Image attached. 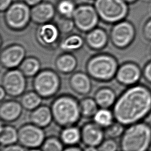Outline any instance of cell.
<instances>
[{
    "mask_svg": "<svg viewBox=\"0 0 151 151\" xmlns=\"http://www.w3.org/2000/svg\"><path fill=\"white\" fill-rule=\"evenodd\" d=\"M115 120L125 126L143 122L151 114V91L132 86L122 92L112 107Z\"/></svg>",
    "mask_w": 151,
    "mask_h": 151,
    "instance_id": "1",
    "label": "cell"
},
{
    "mask_svg": "<svg viewBox=\"0 0 151 151\" xmlns=\"http://www.w3.org/2000/svg\"><path fill=\"white\" fill-rule=\"evenodd\" d=\"M50 108L53 122L61 128L77 126L82 118L80 100L69 94L57 96L52 101Z\"/></svg>",
    "mask_w": 151,
    "mask_h": 151,
    "instance_id": "2",
    "label": "cell"
},
{
    "mask_svg": "<svg viewBox=\"0 0 151 151\" xmlns=\"http://www.w3.org/2000/svg\"><path fill=\"white\" fill-rule=\"evenodd\" d=\"M151 146V125L144 121L126 127L120 138L121 151H149Z\"/></svg>",
    "mask_w": 151,
    "mask_h": 151,
    "instance_id": "3",
    "label": "cell"
},
{
    "mask_svg": "<svg viewBox=\"0 0 151 151\" xmlns=\"http://www.w3.org/2000/svg\"><path fill=\"white\" fill-rule=\"evenodd\" d=\"M116 59L109 54H99L92 57L87 62L86 70L90 77L98 81L111 80L118 70Z\"/></svg>",
    "mask_w": 151,
    "mask_h": 151,
    "instance_id": "4",
    "label": "cell"
},
{
    "mask_svg": "<svg viewBox=\"0 0 151 151\" xmlns=\"http://www.w3.org/2000/svg\"><path fill=\"white\" fill-rule=\"evenodd\" d=\"M61 81L60 76L53 70L47 69L40 71L32 80L34 90L42 99L55 97L60 90Z\"/></svg>",
    "mask_w": 151,
    "mask_h": 151,
    "instance_id": "5",
    "label": "cell"
},
{
    "mask_svg": "<svg viewBox=\"0 0 151 151\" xmlns=\"http://www.w3.org/2000/svg\"><path fill=\"white\" fill-rule=\"evenodd\" d=\"M94 6L100 19L109 24L121 21L127 12L124 0H95Z\"/></svg>",
    "mask_w": 151,
    "mask_h": 151,
    "instance_id": "6",
    "label": "cell"
},
{
    "mask_svg": "<svg viewBox=\"0 0 151 151\" xmlns=\"http://www.w3.org/2000/svg\"><path fill=\"white\" fill-rule=\"evenodd\" d=\"M6 25L14 31L25 28L31 21V8L24 2H15L4 12Z\"/></svg>",
    "mask_w": 151,
    "mask_h": 151,
    "instance_id": "7",
    "label": "cell"
},
{
    "mask_svg": "<svg viewBox=\"0 0 151 151\" xmlns=\"http://www.w3.org/2000/svg\"><path fill=\"white\" fill-rule=\"evenodd\" d=\"M27 86L26 76L19 69L8 70L2 76L1 86L12 98L21 97L25 92Z\"/></svg>",
    "mask_w": 151,
    "mask_h": 151,
    "instance_id": "8",
    "label": "cell"
},
{
    "mask_svg": "<svg viewBox=\"0 0 151 151\" xmlns=\"http://www.w3.org/2000/svg\"><path fill=\"white\" fill-rule=\"evenodd\" d=\"M72 19L79 31L88 32L96 28L100 17L94 6L83 4L76 7Z\"/></svg>",
    "mask_w": 151,
    "mask_h": 151,
    "instance_id": "9",
    "label": "cell"
},
{
    "mask_svg": "<svg viewBox=\"0 0 151 151\" xmlns=\"http://www.w3.org/2000/svg\"><path fill=\"white\" fill-rule=\"evenodd\" d=\"M18 132V142L27 149L40 148L46 137L44 129L31 122L22 124Z\"/></svg>",
    "mask_w": 151,
    "mask_h": 151,
    "instance_id": "10",
    "label": "cell"
},
{
    "mask_svg": "<svg viewBox=\"0 0 151 151\" xmlns=\"http://www.w3.org/2000/svg\"><path fill=\"white\" fill-rule=\"evenodd\" d=\"M80 129L81 142L84 146L98 147L106 138L104 129L93 120L84 123Z\"/></svg>",
    "mask_w": 151,
    "mask_h": 151,
    "instance_id": "11",
    "label": "cell"
},
{
    "mask_svg": "<svg viewBox=\"0 0 151 151\" xmlns=\"http://www.w3.org/2000/svg\"><path fill=\"white\" fill-rule=\"evenodd\" d=\"M26 50L20 44H12L4 48L1 53V65L8 70L17 68L25 58Z\"/></svg>",
    "mask_w": 151,
    "mask_h": 151,
    "instance_id": "12",
    "label": "cell"
},
{
    "mask_svg": "<svg viewBox=\"0 0 151 151\" xmlns=\"http://www.w3.org/2000/svg\"><path fill=\"white\" fill-rule=\"evenodd\" d=\"M134 35L133 28L130 24L126 21H120L112 27L110 39L115 47L124 48L132 40Z\"/></svg>",
    "mask_w": 151,
    "mask_h": 151,
    "instance_id": "13",
    "label": "cell"
},
{
    "mask_svg": "<svg viewBox=\"0 0 151 151\" xmlns=\"http://www.w3.org/2000/svg\"><path fill=\"white\" fill-rule=\"evenodd\" d=\"M21 103L14 99L4 100L1 101L0 117L5 123H11L20 119L23 113Z\"/></svg>",
    "mask_w": 151,
    "mask_h": 151,
    "instance_id": "14",
    "label": "cell"
},
{
    "mask_svg": "<svg viewBox=\"0 0 151 151\" xmlns=\"http://www.w3.org/2000/svg\"><path fill=\"white\" fill-rule=\"evenodd\" d=\"M60 31L57 25L51 22L40 25L36 31L38 42L45 47L55 45L59 40Z\"/></svg>",
    "mask_w": 151,
    "mask_h": 151,
    "instance_id": "15",
    "label": "cell"
},
{
    "mask_svg": "<svg viewBox=\"0 0 151 151\" xmlns=\"http://www.w3.org/2000/svg\"><path fill=\"white\" fill-rule=\"evenodd\" d=\"M88 74L83 72H76L69 78L68 84L71 90L76 94L86 96L92 90V82Z\"/></svg>",
    "mask_w": 151,
    "mask_h": 151,
    "instance_id": "16",
    "label": "cell"
},
{
    "mask_svg": "<svg viewBox=\"0 0 151 151\" xmlns=\"http://www.w3.org/2000/svg\"><path fill=\"white\" fill-rule=\"evenodd\" d=\"M55 10L51 3L41 2L31 8V21L39 25L50 22L55 16Z\"/></svg>",
    "mask_w": 151,
    "mask_h": 151,
    "instance_id": "17",
    "label": "cell"
},
{
    "mask_svg": "<svg viewBox=\"0 0 151 151\" xmlns=\"http://www.w3.org/2000/svg\"><path fill=\"white\" fill-rule=\"evenodd\" d=\"M29 122L45 129L48 127L53 122L50 106L41 104L35 109L30 111L29 114Z\"/></svg>",
    "mask_w": 151,
    "mask_h": 151,
    "instance_id": "18",
    "label": "cell"
},
{
    "mask_svg": "<svg viewBox=\"0 0 151 151\" xmlns=\"http://www.w3.org/2000/svg\"><path fill=\"white\" fill-rule=\"evenodd\" d=\"M139 77V70L132 64H123L118 68L116 74L117 81L125 86H133L137 81Z\"/></svg>",
    "mask_w": 151,
    "mask_h": 151,
    "instance_id": "19",
    "label": "cell"
},
{
    "mask_svg": "<svg viewBox=\"0 0 151 151\" xmlns=\"http://www.w3.org/2000/svg\"><path fill=\"white\" fill-rule=\"evenodd\" d=\"M109 41L106 31L101 28H95L86 34L85 42L91 49L100 50L104 48Z\"/></svg>",
    "mask_w": 151,
    "mask_h": 151,
    "instance_id": "20",
    "label": "cell"
},
{
    "mask_svg": "<svg viewBox=\"0 0 151 151\" xmlns=\"http://www.w3.org/2000/svg\"><path fill=\"white\" fill-rule=\"evenodd\" d=\"M93 97L99 108L104 109L113 107L117 98L114 89L107 86L99 88L95 91Z\"/></svg>",
    "mask_w": 151,
    "mask_h": 151,
    "instance_id": "21",
    "label": "cell"
},
{
    "mask_svg": "<svg viewBox=\"0 0 151 151\" xmlns=\"http://www.w3.org/2000/svg\"><path fill=\"white\" fill-rule=\"evenodd\" d=\"M55 67L62 74H70L77 67V60L74 55L70 52L60 55L55 60Z\"/></svg>",
    "mask_w": 151,
    "mask_h": 151,
    "instance_id": "22",
    "label": "cell"
},
{
    "mask_svg": "<svg viewBox=\"0 0 151 151\" xmlns=\"http://www.w3.org/2000/svg\"><path fill=\"white\" fill-rule=\"evenodd\" d=\"M59 137L66 146L78 145L81 142L80 129L77 126L62 128Z\"/></svg>",
    "mask_w": 151,
    "mask_h": 151,
    "instance_id": "23",
    "label": "cell"
},
{
    "mask_svg": "<svg viewBox=\"0 0 151 151\" xmlns=\"http://www.w3.org/2000/svg\"><path fill=\"white\" fill-rule=\"evenodd\" d=\"M18 140V129L9 123H5L1 126L0 142L2 146L16 143Z\"/></svg>",
    "mask_w": 151,
    "mask_h": 151,
    "instance_id": "24",
    "label": "cell"
},
{
    "mask_svg": "<svg viewBox=\"0 0 151 151\" xmlns=\"http://www.w3.org/2000/svg\"><path fill=\"white\" fill-rule=\"evenodd\" d=\"M42 100L38 93L32 90L25 92L20 97L19 102L24 110L30 112L41 105Z\"/></svg>",
    "mask_w": 151,
    "mask_h": 151,
    "instance_id": "25",
    "label": "cell"
},
{
    "mask_svg": "<svg viewBox=\"0 0 151 151\" xmlns=\"http://www.w3.org/2000/svg\"><path fill=\"white\" fill-rule=\"evenodd\" d=\"M84 44V39L78 34H71L64 38L59 44L60 48L65 52L79 50Z\"/></svg>",
    "mask_w": 151,
    "mask_h": 151,
    "instance_id": "26",
    "label": "cell"
},
{
    "mask_svg": "<svg viewBox=\"0 0 151 151\" xmlns=\"http://www.w3.org/2000/svg\"><path fill=\"white\" fill-rule=\"evenodd\" d=\"M80 106L82 118L93 119L99 109L94 97L85 96L80 100Z\"/></svg>",
    "mask_w": 151,
    "mask_h": 151,
    "instance_id": "27",
    "label": "cell"
},
{
    "mask_svg": "<svg viewBox=\"0 0 151 151\" xmlns=\"http://www.w3.org/2000/svg\"><path fill=\"white\" fill-rule=\"evenodd\" d=\"M19 69L26 77H33L40 71L41 63L35 57L25 58L19 66Z\"/></svg>",
    "mask_w": 151,
    "mask_h": 151,
    "instance_id": "28",
    "label": "cell"
},
{
    "mask_svg": "<svg viewBox=\"0 0 151 151\" xmlns=\"http://www.w3.org/2000/svg\"><path fill=\"white\" fill-rule=\"evenodd\" d=\"M93 120L103 129L110 125L114 120V117L112 110L110 109L99 108Z\"/></svg>",
    "mask_w": 151,
    "mask_h": 151,
    "instance_id": "29",
    "label": "cell"
},
{
    "mask_svg": "<svg viewBox=\"0 0 151 151\" xmlns=\"http://www.w3.org/2000/svg\"><path fill=\"white\" fill-rule=\"evenodd\" d=\"M76 7L73 0H60L57 3L56 10L61 17L72 18Z\"/></svg>",
    "mask_w": 151,
    "mask_h": 151,
    "instance_id": "30",
    "label": "cell"
},
{
    "mask_svg": "<svg viewBox=\"0 0 151 151\" xmlns=\"http://www.w3.org/2000/svg\"><path fill=\"white\" fill-rule=\"evenodd\" d=\"M64 145L59 137L50 136L45 137L40 149L42 151H63Z\"/></svg>",
    "mask_w": 151,
    "mask_h": 151,
    "instance_id": "31",
    "label": "cell"
},
{
    "mask_svg": "<svg viewBox=\"0 0 151 151\" xmlns=\"http://www.w3.org/2000/svg\"><path fill=\"white\" fill-rule=\"evenodd\" d=\"M126 126L121 123L114 120L110 125L104 129L105 136L107 138L116 139L120 138Z\"/></svg>",
    "mask_w": 151,
    "mask_h": 151,
    "instance_id": "32",
    "label": "cell"
},
{
    "mask_svg": "<svg viewBox=\"0 0 151 151\" xmlns=\"http://www.w3.org/2000/svg\"><path fill=\"white\" fill-rule=\"evenodd\" d=\"M56 25L60 32L64 34L70 32L75 27L74 22L72 18H67L62 17H60L58 19Z\"/></svg>",
    "mask_w": 151,
    "mask_h": 151,
    "instance_id": "33",
    "label": "cell"
},
{
    "mask_svg": "<svg viewBox=\"0 0 151 151\" xmlns=\"http://www.w3.org/2000/svg\"><path fill=\"white\" fill-rule=\"evenodd\" d=\"M97 147L99 151H118L120 147L116 139L106 137Z\"/></svg>",
    "mask_w": 151,
    "mask_h": 151,
    "instance_id": "34",
    "label": "cell"
},
{
    "mask_svg": "<svg viewBox=\"0 0 151 151\" xmlns=\"http://www.w3.org/2000/svg\"><path fill=\"white\" fill-rule=\"evenodd\" d=\"M1 151H25V147L19 143H14L5 146H2Z\"/></svg>",
    "mask_w": 151,
    "mask_h": 151,
    "instance_id": "35",
    "label": "cell"
},
{
    "mask_svg": "<svg viewBox=\"0 0 151 151\" xmlns=\"http://www.w3.org/2000/svg\"><path fill=\"white\" fill-rule=\"evenodd\" d=\"M12 4V0H0V10L5 12Z\"/></svg>",
    "mask_w": 151,
    "mask_h": 151,
    "instance_id": "36",
    "label": "cell"
},
{
    "mask_svg": "<svg viewBox=\"0 0 151 151\" xmlns=\"http://www.w3.org/2000/svg\"><path fill=\"white\" fill-rule=\"evenodd\" d=\"M63 151H83V149L78 145L68 146L64 147Z\"/></svg>",
    "mask_w": 151,
    "mask_h": 151,
    "instance_id": "37",
    "label": "cell"
},
{
    "mask_svg": "<svg viewBox=\"0 0 151 151\" xmlns=\"http://www.w3.org/2000/svg\"><path fill=\"white\" fill-rule=\"evenodd\" d=\"M24 2H25L29 6H34L42 2V0H24Z\"/></svg>",
    "mask_w": 151,
    "mask_h": 151,
    "instance_id": "38",
    "label": "cell"
},
{
    "mask_svg": "<svg viewBox=\"0 0 151 151\" xmlns=\"http://www.w3.org/2000/svg\"><path fill=\"white\" fill-rule=\"evenodd\" d=\"M0 93H0V100H1V101H2L5 100V98L7 94H6V93L5 92V90L4 89V88L2 86L0 88Z\"/></svg>",
    "mask_w": 151,
    "mask_h": 151,
    "instance_id": "39",
    "label": "cell"
},
{
    "mask_svg": "<svg viewBox=\"0 0 151 151\" xmlns=\"http://www.w3.org/2000/svg\"><path fill=\"white\" fill-rule=\"evenodd\" d=\"M85 147L83 149V151H99L97 147L84 146Z\"/></svg>",
    "mask_w": 151,
    "mask_h": 151,
    "instance_id": "40",
    "label": "cell"
},
{
    "mask_svg": "<svg viewBox=\"0 0 151 151\" xmlns=\"http://www.w3.org/2000/svg\"><path fill=\"white\" fill-rule=\"evenodd\" d=\"M146 76L148 80L151 81V64L148 65L146 70Z\"/></svg>",
    "mask_w": 151,
    "mask_h": 151,
    "instance_id": "41",
    "label": "cell"
},
{
    "mask_svg": "<svg viewBox=\"0 0 151 151\" xmlns=\"http://www.w3.org/2000/svg\"><path fill=\"white\" fill-rule=\"evenodd\" d=\"M146 31L149 37H151V21L148 23L146 27Z\"/></svg>",
    "mask_w": 151,
    "mask_h": 151,
    "instance_id": "42",
    "label": "cell"
},
{
    "mask_svg": "<svg viewBox=\"0 0 151 151\" xmlns=\"http://www.w3.org/2000/svg\"><path fill=\"white\" fill-rule=\"evenodd\" d=\"M25 151H42L40 148H29L27 149Z\"/></svg>",
    "mask_w": 151,
    "mask_h": 151,
    "instance_id": "43",
    "label": "cell"
},
{
    "mask_svg": "<svg viewBox=\"0 0 151 151\" xmlns=\"http://www.w3.org/2000/svg\"><path fill=\"white\" fill-rule=\"evenodd\" d=\"M125 2H132V1H134V0H124Z\"/></svg>",
    "mask_w": 151,
    "mask_h": 151,
    "instance_id": "44",
    "label": "cell"
},
{
    "mask_svg": "<svg viewBox=\"0 0 151 151\" xmlns=\"http://www.w3.org/2000/svg\"><path fill=\"white\" fill-rule=\"evenodd\" d=\"M150 150H151V146H150Z\"/></svg>",
    "mask_w": 151,
    "mask_h": 151,
    "instance_id": "45",
    "label": "cell"
},
{
    "mask_svg": "<svg viewBox=\"0 0 151 151\" xmlns=\"http://www.w3.org/2000/svg\"><path fill=\"white\" fill-rule=\"evenodd\" d=\"M150 151H151V150H150Z\"/></svg>",
    "mask_w": 151,
    "mask_h": 151,
    "instance_id": "46",
    "label": "cell"
},
{
    "mask_svg": "<svg viewBox=\"0 0 151 151\" xmlns=\"http://www.w3.org/2000/svg\"><path fill=\"white\" fill-rule=\"evenodd\" d=\"M120 151H121V150H120Z\"/></svg>",
    "mask_w": 151,
    "mask_h": 151,
    "instance_id": "47",
    "label": "cell"
}]
</instances>
